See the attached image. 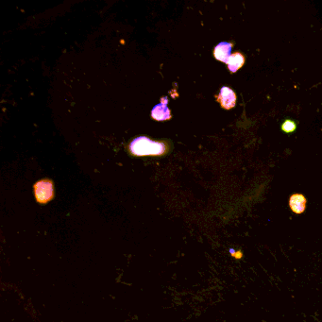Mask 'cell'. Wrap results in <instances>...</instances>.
<instances>
[{"instance_id":"1","label":"cell","mask_w":322,"mask_h":322,"mask_svg":"<svg viewBox=\"0 0 322 322\" xmlns=\"http://www.w3.org/2000/svg\"><path fill=\"white\" fill-rule=\"evenodd\" d=\"M166 150L164 143L152 141L147 136H140L134 139L130 145V151L136 156L162 155Z\"/></svg>"},{"instance_id":"2","label":"cell","mask_w":322,"mask_h":322,"mask_svg":"<svg viewBox=\"0 0 322 322\" xmlns=\"http://www.w3.org/2000/svg\"><path fill=\"white\" fill-rule=\"evenodd\" d=\"M34 194L37 202L46 204L54 197V186L49 180H43L34 184Z\"/></svg>"},{"instance_id":"3","label":"cell","mask_w":322,"mask_h":322,"mask_svg":"<svg viewBox=\"0 0 322 322\" xmlns=\"http://www.w3.org/2000/svg\"><path fill=\"white\" fill-rule=\"evenodd\" d=\"M217 100L221 107L226 110H230L237 105V95L229 87L224 86L217 96Z\"/></svg>"},{"instance_id":"4","label":"cell","mask_w":322,"mask_h":322,"mask_svg":"<svg viewBox=\"0 0 322 322\" xmlns=\"http://www.w3.org/2000/svg\"><path fill=\"white\" fill-rule=\"evenodd\" d=\"M307 199L302 194H294L289 197V207L296 215H302L306 210Z\"/></svg>"},{"instance_id":"5","label":"cell","mask_w":322,"mask_h":322,"mask_svg":"<svg viewBox=\"0 0 322 322\" xmlns=\"http://www.w3.org/2000/svg\"><path fill=\"white\" fill-rule=\"evenodd\" d=\"M152 116L157 121H164L171 119L170 111L167 107V99H162V102L152 109Z\"/></svg>"},{"instance_id":"6","label":"cell","mask_w":322,"mask_h":322,"mask_svg":"<svg viewBox=\"0 0 322 322\" xmlns=\"http://www.w3.org/2000/svg\"><path fill=\"white\" fill-rule=\"evenodd\" d=\"M231 49H232V44L231 43H226V42H222V43H219L214 49V56L215 58L219 61V62H222V63H226L228 59L230 58V53H231Z\"/></svg>"},{"instance_id":"7","label":"cell","mask_w":322,"mask_h":322,"mask_svg":"<svg viewBox=\"0 0 322 322\" xmlns=\"http://www.w3.org/2000/svg\"><path fill=\"white\" fill-rule=\"evenodd\" d=\"M246 57L243 53L235 52L230 55V58L226 62L230 72L236 73L245 65Z\"/></svg>"},{"instance_id":"8","label":"cell","mask_w":322,"mask_h":322,"mask_svg":"<svg viewBox=\"0 0 322 322\" xmlns=\"http://www.w3.org/2000/svg\"><path fill=\"white\" fill-rule=\"evenodd\" d=\"M297 129V124L293 121V120H290L287 119L283 122L282 124V131L286 133H292V132H295Z\"/></svg>"},{"instance_id":"9","label":"cell","mask_w":322,"mask_h":322,"mask_svg":"<svg viewBox=\"0 0 322 322\" xmlns=\"http://www.w3.org/2000/svg\"><path fill=\"white\" fill-rule=\"evenodd\" d=\"M233 257H235L236 259H238V260L242 259V257H243V252H242V250H237V252L235 253Z\"/></svg>"}]
</instances>
